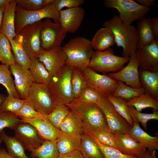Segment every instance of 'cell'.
Returning a JSON list of instances; mask_svg holds the SVG:
<instances>
[{
  "label": "cell",
  "instance_id": "47",
  "mask_svg": "<svg viewBox=\"0 0 158 158\" xmlns=\"http://www.w3.org/2000/svg\"><path fill=\"white\" fill-rule=\"evenodd\" d=\"M40 114L26 101L21 108L14 114L20 119H30L38 116Z\"/></svg>",
  "mask_w": 158,
  "mask_h": 158
},
{
  "label": "cell",
  "instance_id": "49",
  "mask_svg": "<svg viewBox=\"0 0 158 158\" xmlns=\"http://www.w3.org/2000/svg\"><path fill=\"white\" fill-rule=\"evenodd\" d=\"M151 27L155 40L158 42V18H151Z\"/></svg>",
  "mask_w": 158,
  "mask_h": 158
},
{
  "label": "cell",
  "instance_id": "10",
  "mask_svg": "<svg viewBox=\"0 0 158 158\" xmlns=\"http://www.w3.org/2000/svg\"><path fill=\"white\" fill-rule=\"evenodd\" d=\"M81 71L87 87L106 98L113 95L118 86V80L106 74L98 73L89 67Z\"/></svg>",
  "mask_w": 158,
  "mask_h": 158
},
{
  "label": "cell",
  "instance_id": "29",
  "mask_svg": "<svg viewBox=\"0 0 158 158\" xmlns=\"http://www.w3.org/2000/svg\"><path fill=\"white\" fill-rule=\"evenodd\" d=\"M30 59L31 64L29 69L35 83L49 85L51 80L52 75L37 58Z\"/></svg>",
  "mask_w": 158,
  "mask_h": 158
},
{
  "label": "cell",
  "instance_id": "41",
  "mask_svg": "<svg viewBox=\"0 0 158 158\" xmlns=\"http://www.w3.org/2000/svg\"><path fill=\"white\" fill-rule=\"evenodd\" d=\"M26 101L8 95L0 106V113L10 112L14 114L21 108Z\"/></svg>",
  "mask_w": 158,
  "mask_h": 158
},
{
  "label": "cell",
  "instance_id": "1",
  "mask_svg": "<svg viewBox=\"0 0 158 158\" xmlns=\"http://www.w3.org/2000/svg\"><path fill=\"white\" fill-rule=\"evenodd\" d=\"M102 25L112 32L117 46L122 47L123 56L130 58L135 54L138 37L135 26L124 23L118 16L115 15L104 23Z\"/></svg>",
  "mask_w": 158,
  "mask_h": 158
},
{
  "label": "cell",
  "instance_id": "55",
  "mask_svg": "<svg viewBox=\"0 0 158 158\" xmlns=\"http://www.w3.org/2000/svg\"><path fill=\"white\" fill-rule=\"evenodd\" d=\"M5 8H0V33H1L3 13Z\"/></svg>",
  "mask_w": 158,
  "mask_h": 158
},
{
  "label": "cell",
  "instance_id": "17",
  "mask_svg": "<svg viewBox=\"0 0 158 158\" xmlns=\"http://www.w3.org/2000/svg\"><path fill=\"white\" fill-rule=\"evenodd\" d=\"M37 58L52 77L65 64L66 55L61 47L48 51L42 50Z\"/></svg>",
  "mask_w": 158,
  "mask_h": 158
},
{
  "label": "cell",
  "instance_id": "24",
  "mask_svg": "<svg viewBox=\"0 0 158 158\" xmlns=\"http://www.w3.org/2000/svg\"><path fill=\"white\" fill-rule=\"evenodd\" d=\"M138 71L139 81L145 93L158 99V72L139 69Z\"/></svg>",
  "mask_w": 158,
  "mask_h": 158
},
{
  "label": "cell",
  "instance_id": "40",
  "mask_svg": "<svg viewBox=\"0 0 158 158\" xmlns=\"http://www.w3.org/2000/svg\"><path fill=\"white\" fill-rule=\"evenodd\" d=\"M70 111L66 105L57 104L51 112L46 116L51 123L59 130L60 124Z\"/></svg>",
  "mask_w": 158,
  "mask_h": 158
},
{
  "label": "cell",
  "instance_id": "18",
  "mask_svg": "<svg viewBox=\"0 0 158 158\" xmlns=\"http://www.w3.org/2000/svg\"><path fill=\"white\" fill-rule=\"evenodd\" d=\"M85 11L79 6L62 10L59 12V23L67 32L77 31L84 18Z\"/></svg>",
  "mask_w": 158,
  "mask_h": 158
},
{
  "label": "cell",
  "instance_id": "30",
  "mask_svg": "<svg viewBox=\"0 0 158 158\" xmlns=\"http://www.w3.org/2000/svg\"><path fill=\"white\" fill-rule=\"evenodd\" d=\"M80 151L84 158H104L96 142L86 134L81 135Z\"/></svg>",
  "mask_w": 158,
  "mask_h": 158
},
{
  "label": "cell",
  "instance_id": "37",
  "mask_svg": "<svg viewBox=\"0 0 158 158\" xmlns=\"http://www.w3.org/2000/svg\"><path fill=\"white\" fill-rule=\"evenodd\" d=\"M0 62L9 66L16 63L8 39L0 33Z\"/></svg>",
  "mask_w": 158,
  "mask_h": 158
},
{
  "label": "cell",
  "instance_id": "27",
  "mask_svg": "<svg viewBox=\"0 0 158 158\" xmlns=\"http://www.w3.org/2000/svg\"><path fill=\"white\" fill-rule=\"evenodd\" d=\"M9 42L16 63L29 69L31 64L30 59L24 48L21 36L19 33L16 34L14 38Z\"/></svg>",
  "mask_w": 158,
  "mask_h": 158
},
{
  "label": "cell",
  "instance_id": "14",
  "mask_svg": "<svg viewBox=\"0 0 158 158\" xmlns=\"http://www.w3.org/2000/svg\"><path fill=\"white\" fill-rule=\"evenodd\" d=\"M140 69L158 72V42L137 49L135 53Z\"/></svg>",
  "mask_w": 158,
  "mask_h": 158
},
{
  "label": "cell",
  "instance_id": "34",
  "mask_svg": "<svg viewBox=\"0 0 158 158\" xmlns=\"http://www.w3.org/2000/svg\"><path fill=\"white\" fill-rule=\"evenodd\" d=\"M145 93V92L142 87L133 88L125 84L122 81H118L117 87L112 95L127 101Z\"/></svg>",
  "mask_w": 158,
  "mask_h": 158
},
{
  "label": "cell",
  "instance_id": "19",
  "mask_svg": "<svg viewBox=\"0 0 158 158\" xmlns=\"http://www.w3.org/2000/svg\"><path fill=\"white\" fill-rule=\"evenodd\" d=\"M21 121L33 126L44 140L56 141L59 130L49 121L46 116L40 114L38 116L30 119H21Z\"/></svg>",
  "mask_w": 158,
  "mask_h": 158
},
{
  "label": "cell",
  "instance_id": "36",
  "mask_svg": "<svg viewBox=\"0 0 158 158\" xmlns=\"http://www.w3.org/2000/svg\"><path fill=\"white\" fill-rule=\"evenodd\" d=\"M106 98L118 113L132 127L134 122L130 116L126 101L112 95L109 96Z\"/></svg>",
  "mask_w": 158,
  "mask_h": 158
},
{
  "label": "cell",
  "instance_id": "28",
  "mask_svg": "<svg viewBox=\"0 0 158 158\" xmlns=\"http://www.w3.org/2000/svg\"><path fill=\"white\" fill-rule=\"evenodd\" d=\"M151 18L144 17L137 23V49L148 45L155 40L151 27Z\"/></svg>",
  "mask_w": 158,
  "mask_h": 158
},
{
  "label": "cell",
  "instance_id": "16",
  "mask_svg": "<svg viewBox=\"0 0 158 158\" xmlns=\"http://www.w3.org/2000/svg\"><path fill=\"white\" fill-rule=\"evenodd\" d=\"M9 67L11 73L14 76L15 88L20 97L26 100L29 90L35 83L29 69L16 63Z\"/></svg>",
  "mask_w": 158,
  "mask_h": 158
},
{
  "label": "cell",
  "instance_id": "51",
  "mask_svg": "<svg viewBox=\"0 0 158 158\" xmlns=\"http://www.w3.org/2000/svg\"><path fill=\"white\" fill-rule=\"evenodd\" d=\"M137 158H157L156 151L153 150L150 151L148 150H146L144 154L142 156L137 157Z\"/></svg>",
  "mask_w": 158,
  "mask_h": 158
},
{
  "label": "cell",
  "instance_id": "2",
  "mask_svg": "<svg viewBox=\"0 0 158 158\" xmlns=\"http://www.w3.org/2000/svg\"><path fill=\"white\" fill-rule=\"evenodd\" d=\"M66 105L80 118L85 134H91L99 129L108 128L104 115L97 104L74 99Z\"/></svg>",
  "mask_w": 158,
  "mask_h": 158
},
{
  "label": "cell",
  "instance_id": "5",
  "mask_svg": "<svg viewBox=\"0 0 158 158\" xmlns=\"http://www.w3.org/2000/svg\"><path fill=\"white\" fill-rule=\"evenodd\" d=\"M114 51L111 48L103 51H94L88 67L94 71L103 74L119 71L129 61L130 58L115 55Z\"/></svg>",
  "mask_w": 158,
  "mask_h": 158
},
{
  "label": "cell",
  "instance_id": "9",
  "mask_svg": "<svg viewBox=\"0 0 158 158\" xmlns=\"http://www.w3.org/2000/svg\"><path fill=\"white\" fill-rule=\"evenodd\" d=\"M67 32L59 23L46 18L42 21L40 31V46L44 50L48 51L60 47Z\"/></svg>",
  "mask_w": 158,
  "mask_h": 158
},
{
  "label": "cell",
  "instance_id": "32",
  "mask_svg": "<svg viewBox=\"0 0 158 158\" xmlns=\"http://www.w3.org/2000/svg\"><path fill=\"white\" fill-rule=\"evenodd\" d=\"M34 158H58L56 141L44 140L39 147L29 151Z\"/></svg>",
  "mask_w": 158,
  "mask_h": 158
},
{
  "label": "cell",
  "instance_id": "45",
  "mask_svg": "<svg viewBox=\"0 0 158 158\" xmlns=\"http://www.w3.org/2000/svg\"><path fill=\"white\" fill-rule=\"evenodd\" d=\"M103 97L97 91L87 87L76 99L81 102L97 104Z\"/></svg>",
  "mask_w": 158,
  "mask_h": 158
},
{
  "label": "cell",
  "instance_id": "42",
  "mask_svg": "<svg viewBox=\"0 0 158 158\" xmlns=\"http://www.w3.org/2000/svg\"><path fill=\"white\" fill-rule=\"evenodd\" d=\"M89 134H92L102 144L117 150L115 135L108 128H100Z\"/></svg>",
  "mask_w": 158,
  "mask_h": 158
},
{
  "label": "cell",
  "instance_id": "33",
  "mask_svg": "<svg viewBox=\"0 0 158 158\" xmlns=\"http://www.w3.org/2000/svg\"><path fill=\"white\" fill-rule=\"evenodd\" d=\"M126 103L127 105L133 107L140 112L142 109L147 108L158 110V99L153 98L147 93L127 101Z\"/></svg>",
  "mask_w": 158,
  "mask_h": 158
},
{
  "label": "cell",
  "instance_id": "58",
  "mask_svg": "<svg viewBox=\"0 0 158 158\" xmlns=\"http://www.w3.org/2000/svg\"></svg>",
  "mask_w": 158,
  "mask_h": 158
},
{
  "label": "cell",
  "instance_id": "3",
  "mask_svg": "<svg viewBox=\"0 0 158 158\" xmlns=\"http://www.w3.org/2000/svg\"><path fill=\"white\" fill-rule=\"evenodd\" d=\"M61 48L66 56V64L80 70L88 67L94 51L91 41L79 36L71 39Z\"/></svg>",
  "mask_w": 158,
  "mask_h": 158
},
{
  "label": "cell",
  "instance_id": "26",
  "mask_svg": "<svg viewBox=\"0 0 158 158\" xmlns=\"http://www.w3.org/2000/svg\"><path fill=\"white\" fill-rule=\"evenodd\" d=\"M92 46L95 51H103L110 48L115 43L113 34L108 28H100L91 41Z\"/></svg>",
  "mask_w": 158,
  "mask_h": 158
},
{
  "label": "cell",
  "instance_id": "31",
  "mask_svg": "<svg viewBox=\"0 0 158 158\" xmlns=\"http://www.w3.org/2000/svg\"><path fill=\"white\" fill-rule=\"evenodd\" d=\"M0 137L5 144L8 154L15 158H34L27 156L23 145L14 137L7 135L4 130Z\"/></svg>",
  "mask_w": 158,
  "mask_h": 158
},
{
  "label": "cell",
  "instance_id": "21",
  "mask_svg": "<svg viewBox=\"0 0 158 158\" xmlns=\"http://www.w3.org/2000/svg\"><path fill=\"white\" fill-rule=\"evenodd\" d=\"M16 6V0H11L5 7L3 13L1 33L9 41L13 39L16 35L15 20Z\"/></svg>",
  "mask_w": 158,
  "mask_h": 158
},
{
  "label": "cell",
  "instance_id": "25",
  "mask_svg": "<svg viewBox=\"0 0 158 158\" xmlns=\"http://www.w3.org/2000/svg\"><path fill=\"white\" fill-rule=\"evenodd\" d=\"M59 129L61 132L66 134L81 135L85 133L81 120L71 110L61 123Z\"/></svg>",
  "mask_w": 158,
  "mask_h": 158
},
{
  "label": "cell",
  "instance_id": "35",
  "mask_svg": "<svg viewBox=\"0 0 158 158\" xmlns=\"http://www.w3.org/2000/svg\"><path fill=\"white\" fill-rule=\"evenodd\" d=\"M11 74L9 66L2 64H0V84L6 89L8 95L20 99Z\"/></svg>",
  "mask_w": 158,
  "mask_h": 158
},
{
  "label": "cell",
  "instance_id": "52",
  "mask_svg": "<svg viewBox=\"0 0 158 158\" xmlns=\"http://www.w3.org/2000/svg\"><path fill=\"white\" fill-rule=\"evenodd\" d=\"M136 1L140 5L149 8L152 5L154 2V0H136Z\"/></svg>",
  "mask_w": 158,
  "mask_h": 158
},
{
  "label": "cell",
  "instance_id": "20",
  "mask_svg": "<svg viewBox=\"0 0 158 158\" xmlns=\"http://www.w3.org/2000/svg\"><path fill=\"white\" fill-rule=\"evenodd\" d=\"M114 135L117 150L122 153L139 157L142 156L146 151L145 147L134 140L129 134Z\"/></svg>",
  "mask_w": 158,
  "mask_h": 158
},
{
  "label": "cell",
  "instance_id": "23",
  "mask_svg": "<svg viewBox=\"0 0 158 158\" xmlns=\"http://www.w3.org/2000/svg\"><path fill=\"white\" fill-rule=\"evenodd\" d=\"M136 141L140 143L151 151L158 149V138L152 136L144 131L140 126L139 123L134 122L129 134Z\"/></svg>",
  "mask_w": 158,
  "mask_h": 158
},
{
  "label": "cell",
  "instance_id": "22",
  "mask_svg": "<svg viewBox=\"0 0 158 158\" xmlns=\"http://www.w3.org/2000/svg\"><path fill=\"white\" fill-rule=\"evenodd\" d=\"M81 135L65 133L60 130L56 140L59 154L80 151Z\"/></svg>",
  "mask_w": 158,
  "mask_h": 158
},
{
  "label": "cell",
  "instance_id": "8",
  "mask_svg": "<svg viewBox=\"0 0 158 158\" xmlns=\"http://www.w3.org/2000/svg\"><path fill=\"white\" fill-rule=\"evenodd\" d=\"M104 6L117 10L120 20L131 25L134 21L141 20L148 12L150 8L143 6L133 0H105Z\"/></svg>",
  "mask_w": 158,
  "mask_h": 158
},
{
  "label": "cell",
  "instance_id": "53",
  "mask_svg": "<svg viewBox=\"0 0 158 158\" xmlns=\"http://www.w3.org/2000/svg\"><path fill=\"white\" fill-rule=\"evenodd\" d=\"M0 158H15L10 155L7 150L4 148L0 149Z\"/></svg>",
  "mask_w": 158,
  "mask_h": 158
},
{
  "label": "cell",
  "instance_id": "12",
  "mask_svg": "<svg viewBox=\"0 0 158 158\" xmlns=\"http://www.w3.org/2000/svg\"><path fill=\"white\" fill-rule=\"evenodd\" d=\"M42 23L41 20L27 25L19 33L22 37L23 46L30 59L37 58L42 50L40 37Z\"/></svg>",
  "mask_w": 158,
  "mask_h": 158
},
{
  "label": "cell",
  "instance_id": "46",
  "mask_svg": "<svg viewBox=\"0 0 158 158\" xmlns=\"http://www.w3.org/2000/svg\"><path fill=\"white\" fill-rule=\"evenodd\" d=\"M20 121L21 119L13 113H0V135L5 128L13 129Z\"/></svg>",
  "mask_w": 158,
  "mask_h": 158
},
{
  "label": "cell",
  "instance_id": "4",
  "mask_svg": "<svg viewBox=\"0 0 158 158\" xmlns=\"http://www.w3.org/2000/svg\"><path fill=\"white\" fill-rule=\"evenodd\" d=\"M73 68L65 64L52 77L49 84L57 104L66 105L74 99L71 84Z\"/></svg>",
  "mask_w": 158,
  "mask_h": 158
},
{
  "label": "cell",
  "instance_id": "50",
  "mask_svg": "<svg viewBox=\"0 0 158 158\" xmlns=\"http://www.w3.org/2000/svg\"><path fill=\"white\" fill-rule=\"evenodd\" d=\"M58 158H84L80 150H76L63 154H59Z\"/></svg>",
  "mask_w": 158,
  "mask_h": 158
},
{
  "label": "cell",
  "instance_id": "44",
  "mask_svg": "<svg viewBox=\"0 0 158 158\" xmlns=\"http://www.w3.org/2000/svg\"><path fill=\"white\" fill-rule=\"evenodd\" d=\"M96 142L104 158H137V157L124 154L119 150L104 145L101 143L92 134H88Z\"/></svg>",
  "mask_w": 158,
  "mask_h": 158
},
{
  "label": "cell",
  "instance_id": "15",
  "mask_svg": "<svg viewBox=\"0 0 158 158\" xmlns=\"http://www.w3.org/2000/svg\"><path fill=\"white\" fill-rule=\"evenodd\" d=\"M139 67L135 54L130 58L127 65L119 71L109 73L108 75L135 88L142 87L139 79Z\"/></svg>",
  "mask_w": 158,
  "mask_h": 158
},
{
  "label": "cell",
  "instance_id": "43",
  "mask_svg": "<svg viewBox=\"0 0 158 158\" xmlns=\"http://www.w3.org/2000/svg\"><path fill=\"white\" fill-rule=\"evenodd\" d=\"M55 0H16L17 6L28 11L42 9L53 3Z\"/></svg>",
  "mask_w": 158,
  "mask_h": 158
},
{
  "label": "cell",
  "instance_id": "39",
  "mask_svg": "<svg viewBox=\"0 0 158 158\" xmlns=\"http://www.w3.org/2000/svg\"><path fill=\"white\" fill-rule=\"evenodd\" d=\"M130 116L134 122L140 123L145 130H147V122L151 120H158V112L152 109V113H143L137 111L133 107L128 106Z\"/></svg>",
  "mask_w": 158,
  "mask_h": 158
},
{
  "label": "cell",
  "instance_id": "38",
  "mask_svg": "<svg viewBox=\"0 0 158 158\" xmlns=\"http://www.w3.org/2000/svg\"><path fill=\"white\" fill-rule=\"evenodd\" d=\"M71 84L74 99H77L83 91L87 87L81 71L76 67L73 68Z\"/></svg>",
  "mask_w": 158,
  "mask_h": 158
},
{
  "label": "cell",
  "instance_id": "56",
  "mask_svg": "<svg viewBox=\"0 0 158 158\" xmlns=\"http://www.w3.org/2000/svg\"><path fill=\"white\" fill-rule=\"evenodd\" d=\"M6 97L7 96L5 95L0 93V106Z\"/></svg>",
  "mask_w": 158,
  "mask_h": 158
},
{
  "label": "cell",
  "instance_id": "57",
  "mask_svg": "<svg viewBox=\"0 0 158 158\" xmlns=\"http://www.w3.org/2000/svg\"><path fill=\"white\" fill-rule=\"evenodd\" d=\"M2 139H1V138L0 137V144L2 142Z\"/></svg>",
  "mask_w": 158,
  "mask_h": 158
},
{
  "label": "cell",
  "instance_id": "11",
  "mask_svg": "<svg viewBox=\"0 0 158 158\" xmlns=\"http://www.w3.org/2000/svg\"><path fill=\"white\" fill-rule=\"evenodd\" d=\"M103 113L109 130L113 134H129L131 127L103 97L97 104Z\"/></svg>",
  "mask_w": 158,
  "mask_h": 158
},
{
  "label": "cell",
  "instance_id": "6",
  "mask_svg": "<svg viewBox=\"0 0 158 158\" xmlns=\"http://www.w3.org/2000/svg\"><path fill=\"white\" fill-rule=\"evenodd\" d=\"M49 18L59 23V12L56 9L54 3L43 8L36 11H28L17 6L15 20L16 34L19 33L26 26Z\"/></svg>",
  "mask_w": 158,
  "mask_h": 158
},
{
  "label": "cell",
  "instance_id": "48",
  "mask_svg": "<svg viewBox=\"0 0 158 158\" xmlns=\"http://www.w3.org/2000/svg\"><path fill=\"white\" fill-rule=\"evenodd\" d=\"M84 3L83 0H55L54 4L56 9L59 12L64 8H70L78 7Z\"/></svg>",
  "mask_w": 158,
  "mask_h": 158
},
{
  "label": "cell",
  "instance_id": "7",
  "mask_svg": "<svg viewBox=\"0 0 158 158\" xmlns=\"http://www.w3.org/2000/svg\"><path fill=\"white\" fill-rule=\"evenodd\" d=\"M26 100L38 112L47 116L57 104L48 84L35 83L29 90Z\"/></svg>",
  "mask_w": 158,
  "mask_h": 158
},
{
  "label": "cell",
  "instance_id": "54",
  "mask_svg": "<svg viewBox=\"0 0 158 158\" xmlns=\"http://www.w3.org/2000/svg\"><path fill=\"white\" fill-rule=\"evenodd\" d=\"M11 0H0V8H5Z\"/></svg>",
  "mask_w": 158,
  "mask_h": 158
},
{
  "label": "cell",
  "instance_id": "13",
  "mask_svg": "<svg viewBox=\"0 0 158 158\" xmlns=\"http://www.w3.org/2000/svg\"><path fill=\"white\" fill-rule=\"evenodd\" d=\"M13 136L23 146L25 150L29 151L40 146L44 140L40 135L32 126L20 121L14 127Z\"/></svg>",
  "mask_w": 158,
  "mask_h": 158
}]
</instances>
